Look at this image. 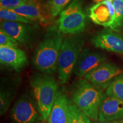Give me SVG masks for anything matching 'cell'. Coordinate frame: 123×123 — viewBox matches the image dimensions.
<instances>
[{"mask_svg": "<svg viewBox=\"0 0 123 123\" xmlns=\"http://www.w3.org/2000/svg\"><path fill=\"white\" fill-rule=\"evenodd\" d=\"M30 83L43 121L46 122L58 92L57 83L50 74L43 73L32 75Z\"/></svg>", "mask_w": 123, "mask_h": 123, "instance_id": "cell-3", "label": "cell"}, {"mask_svg": "<svg viewBox=\"0 0 123 123\" xmlns=\"http://www.w3.org/2000/svg\"><path fill=\"white\" fill-rule=\"evenodd\" d=\"M0 46L18 47L19 42L3 29H0Z\"/></svg>", "mask_w": 123, "mask_h": 123, "instance_id": "cell-22", "label": "cell"}, {"mask_svg": "<svg viewBox=\"0 0 123 123\" xmlns=\"http://www.w3.org/2000/svg\"><path fill=\"white\" fill-rule=\"evenodd\" d=\"M91 42L97 48L123 54V35L111 29L97 34L92 38Z\"/></svg>", "mask_w": 123, "mask_h": 123, "instance_id": "cell-8", "label": "cell"}, {"mask_svg": "<svg viewBox=\"0 0 123 123\" xmlns=\"http://www.w3.org/2000/svg\"><path fill=\"white\" fill-rule=\"evenodd\" d=\"M112 3L115 10V19L110 28L118 32L123 26V0H112Z\"/></svg>", "mask_w": 123, "mask_h": 123, "instance_id": "cell-18", "label": "cell"}, {"mask_svg": "<svg viewBox=\"0 0 123 123\" xmlns=\"http://www.w3.org/2000/svg\"><path fill=\"white\" fill-rule=\"evenodd\" d=\"M1 29L5 31L20 43L26 44L30 42L35 27L22 22L1 20Z\"/></svg>", "mask_w": 123, "mask_h": 123, "instance_id": "cell-14", "label": "cell"}, {"mask_svg": "<svg viewBox=\"0 0 123 123\" xmlns=\"http://www.w3.org/2000/svg\"><path fill=\"white\" fill-rule=\"evenodd\" d=\"M106 59L103 54L89 49H83L77 61L74 73L78 77H84L86 75L105 62Z\"/></svg>", "mask_w": 123, "mask_h": 123, "instance_id": "cell-9", "label": "cell"}, {"mask_svg": "<svg viewBox=\"0 0 123 123\" xmlns=\"http://www.w3.org/2000/svg\"><path fill=\"white\" fill-rule=\"evenodd\" d=\"M28 0H1V9L10 10L26 4Z\"/></svg>", "mask_w": 123, "mask_h": 123, "instance_id": "cell-23", "label": "cell"}, {"mask_svg": "<svg viewBox=\"0 0 123 123\" xmlns=\"http://www.w3.org/2000/svg\"><path fill=\"white\" fill-rule=\"evenodd\" d=\"M94 123H123V118L118 120H115L112 121H95Z\"/></svg>", "mask_w": 123, "mask_h": 123, "instance_id": "cell-24", "label": "cell"}, {"mask_svg": "<svg viewBox=\"0 0 123 123\" xmlns=\"http://www.w3.org/2000/svg\"><path fill=\"white\" fill-rule=\"evenodd\" d=\"M11 118L15 123H42L39 108L33 95H23L14 104Z\"/></svg>", "mask_w": 123, "mask_h": 123, "instance_id": "cell-6", "label": "cell"}, {"mask_svg": "<svg viewBox=\"0 0 123 123\" xmlns=\"http://www.w3.org/2000/svg\"><path fill=\"white\" fill-rule=\"evenodd\" d=\"M10 10L22 15L34 22H39L43 25L48 23V18L39 5L33 1H27L22 6Z\"/></svg>", "mask_w": 123, "mask_h": 123, "instance_id": "cell-15", "label": "cell"}, {"mask_svg": "<svg viewBox=\"0 0 123 123\" xmlns=\"http://www.w3.org/2000/svg\"><path fill=\"white\" fill-rule=\"evenodd\" d=\"M70 103L65 93L58 91L47 123H70Z\"/></svg>", "mask_w": 123, "mask_h": 123, "instance_id": "cell-12", "label": "cell"}, {"mask_svg": "<svg viewBox=\"0 0 123 123\" xmlns=\"http://www.w3.org/2000/svg\"><path fill=\"white\" fill-rule=\"evenodd\" d=\"M89 17L95 24L110 27L115 19L112 0H104L92 6L90 9Z\"/></svg>", "mask_w": 123, "mask_h": 123, "instance_id": "cell-10", "label": "cell"}, {"mask_svg": "<svg viewBox=\"0 0 123 123\" xmlns=\"http://www.w3.org/2000/svg\"><path fill=\"white\" fill-rule=\"evenodd\" d=\"M103 90L87 79H80L75 84L71 95L72 101L92 120L99 119V107L104 96Z\"/></svg>", "mask_w": 123, "mask_h": 123, "instance_id": "cell-2", "label": "cell"}, {"mask_svg": "<svg viewBox=\"0 0 123 123\" xmlns=\"http://www.w3.org/2000/svg\"><path fill=\"white\" fill-rule=\"evenodd\" d=\"M72 0H49L46 4V11L50 16L55 17L65 9Z\"/></svg>", "mask_w": 123, "mask_h": 123, "instance_id": "cell-17", "label": "cell"}, {"mask_svg": "<svg viewBox=\"0 0 123 123\" xmlns=\"http://www.w3.org/2000/svg\"><path fill=\"white\" fill-rule=\"evenodd\" d=\"M85 41L79 34L68 35L63 39L58 59V79L61 84H65L70 80Z\"/></svg>", "mask_w": 123, "mask_h": 123, "instance_id": "cell-4", "label": "cell"}, {"mask_svg": "<svg viewBox=\"0 0 123 123\" xmlns=\"http://www.w3.org/2000/svg\"><path fill=\"white\" fill-rule=\"evenodd\" d=\"M70 123H92L90 118L74 103H70Z\"/></svg>", "mask_w": 123, "mask_h": 123, "instance_id": "cell-20", "label": "cell"}, {"mask_svg": "<svg viewBox=\"0 0 123 123\" xmlns=\"http://www.w3.org/2000/svg\"><path fill=\"white\" fill-rule=\"evenodd\" d=\"M0 62L20 71L28 64V58L26 53L18 47L0 46Z\"/></svg>", "mask_w": 123, "mask_h": 123, "instance_id": "cell-11", "label": "cell"}, {"mask_svg": "<svg viewBox=\"0 0 123 123\" xmlns=\"http://www.w3.org/2000/svg\"><path fill=\"white\" fill-rule=\"evenodd\" d=\"M0 18L4 21H13V22H22L25 24H33L35 22L28 18L25 17L19 14L7 9H1L0 10Z\"/></svg>", "mask_w": 123, "mask_h": 123, "instance_id": "cell-19", "label": "cell"}, {"mask_svg": "<svg viewBox=\"0 0 123 123\" xmlns=\"http://www.w3.org/2000/svg\"><path fill=\"white\" fill-rule=\"evenodd\" d=\"M105 93L123 101V74L118 75L106 89Z\"/></svg>", "mask_w": 123, "mask_h": 123, "instance_id": "cell-16", "label": "cell"}, {"mask_svg": "<svg viewBox=\"0 0 123 123\" xmlns=\"http://www.w3.org/2000/svg\"><path fill=\"white\" fill-rule=\"evenodd\" d=\"M86 26V17L82 9L81 0H73L60 14L57 28L63 34H78Z\"/></svg>", "mask_w": 123, "mask_h": 123, "instance_id": "cell-5", "label": "cell"}, {"mask_svg": "<svg viewBox=\"0 0 123 123\" xmlns=\"http://www.w3.org/2000/svg\"><path fill=\"white\" fill-rule=\"evenodd\" d=\"M123 73V70L116 64L104 62L84 76L87 80L104 90L108 88L112 81Z\"/></svg>", "mask_w": 123, "mask_h": 123, "instance_id": "cell-7", "label": "cell"}, {"mask_svg": "<svg viewBox=\"0 0 123 123\" xmlns=\"http://www.w3.org/2000/svg\"><path fill=\"white\" fill-rule=\"evenodd\" d=\"M12 95L11 92L1 89L0 92V115L2 116L7 111L11 103Z\"/></svg>", "mask_w": 123, "mask_h": 123, "instance_id": "cell-21", "label": "cell"}, {"mask_svg": "<svg viewBox=\"0 0 123 123\" xmlns=\"http://www.w3.org/2000/svg\"><path fill=\"white\" fill-rule=\"evenodd\" d=\"M123 118V101L105 93L99 107V121H112Z\"/></svg>", "mask_w": 123, "mask_h": 123, "instance_id": "cell-13", "label": "cell"}, {"mask_svg": "<svg viewBox=\"0 0 123 123\" xmlns=\"http://www.w3.org/2000/svg\"><path fill=\"white\" fill-rule=\"evenodd\" d=\"M104 1V0H95V1H96V2H101V1Z\"/></svg>", "mask_w": 123, "mask_h": 123, "instance_id": "cell-25", "label": "cell"}, {"mask_svg": "<svg viewBox=\"0 0 123 123\" xmlns=\"http://www.w3.org/2000/svg\"><path fill=\"white\" fill-rule=\"evenodd\" d=\"M63 39V34L57 27L53 26L48 29L34 54L33 62L35 68L47 74L56 73Z\"/></svg>", "mask_w": 123, "mask_h": 123, "instance_id": "cell-1", "label": "cell"}]
</instances>
